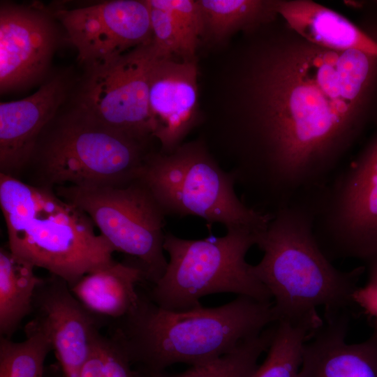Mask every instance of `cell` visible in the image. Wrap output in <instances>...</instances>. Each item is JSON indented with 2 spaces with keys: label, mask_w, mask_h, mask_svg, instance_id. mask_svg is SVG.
Segmentation results:
<instances>
[{
  "label": "cell",
  "mask_w": 377,
  "mask_h": 377,
  "mask_svg": "<svg viewBox=\"0 0 377 377\" xmlns=\"http://www.w3.org/2000/svg\"><path fill=\"white\" fill-rule=\"evenodd\" d=\"M63 199L84 212L115 251L131 256L156 284L165 272L166 215L139 179L120 186H61Z\"/></svg>",
  "instance_id": "obj_8"
},
{
  "label": "cell",
  "mask_w": 377,
  "mask_h": 377,
  "mask_svg": "<svg viewBox=\"0 0 377 377\" xmlns=\"http://www.w3.org/2000/svg\"><path fill=\"white\" fill-rule=\"evenodd\" d=\"M275 331V323L257 335L240 343L223 355L191 367L182 373L142 372V377H249L258 367L263 353L267 351Z\"/></svg>",
  "instance_id": "obj_21"
},
{
  "label": "cell",
  "mask_w": 377,
  "mask_h": 377,
  "mask_svg": "<svg viewBox=\"0 0 377 377\" xmlns=\"http://www.w3.org/2000/svg\"><path fill=\"white\" fill-rule=\"evenodd\" d=\"M197 75L194 59L158 57L154 64L148 106L151 135L161 153L173 152L198 122Z\"/></svg>",
  "instance_id": "obj_15"
},
{
  "label": "cell",
  "mask_w": 377,
  "mask_h": 377,
  "mask_svg": "<svg viewBox=\"0 0 377 377\" xmlns=\"http://www.w3.org/2000/svg\"><path fill=\"white\" fill-rule=\"evenodd\" d=\"M289 29L254 50L238 83L239 110L213 124V145L245 198L270 214L337 172L377 78V57L329 50Z\"/></svg>",
  "instance_id": "obj_1"
},
{
  "label": "cell",
  "mask_w": 377,
  "mask_h": 377,
  "mask_svg": "<svg viewBox=\"0 0 377 377\" xmlns=\"http://www.w3.org/2000/svg\"><path fill=\"white\" fill-rule=\"evenodd\" d=\"M121 346L112 337H97L80 377H142Z\"/></svg>",
  "instance_id": "obj_24"
},
{
  "label": "cell",
  "mask_w": 377,
  "mask_h": 377,
  "mask_svg": "<svg viewBox=\"0 0 377 377\" xmlns=\"http://www.w3.org/2000/svg\"><path fill=\"white\" fill-rule=\"evenodd\" d=\"M149 8L152 33V45L157 54L163 58L180 57L193 59L188 51L183 34L172 15L165 10L145 0Z\"/></svg>",
  "instance_id": "obj_25"
},
{
  "label": "cell",
  "mask_w": 377,
  "mask_h": 377,
  "mask_svg": "<svg viewBox=\"0 0 377 377\" xmlns=\"http://www.w3.org/2000/svg\"><path fill=\"white\" fill-rule=\"evenodd\" d=\"M26 339L14 342L0 338V377H44V362L52 350L50 341L30 324L25 326Z\"/></svg>",
  "instance_id": "obj_23"
},
{
  "label": "cell",
  "mask_w": 377,
  "mask_h": 377,
  "mask_svg": "<svg viewBox=\"0 0 377 377\" xmlns=\"http://www.w3.org/2000/svg\"><path fill=\"white\" fill-rule=\"evenodd\" d=\"M73 85L70 75L58 73L29 96L0 103V173L20 178L41 133L70 98Z\"/></svg>",
  "instance_id": "obj_14"
},
{
  "label": "cell",
  "mask_w": 377,
  "mask_h": 377,
  "mask_svg": "<svg viewBox=\"0 0 377 377\" xmlns=\"http://www.w3.org/2000/svg\"><path fill=\"white\" fill-rule=\"evenodd\" d=\"M145 280V272L137 262L115 261L85 274L70 289L91 313L117 320L135 308L140 299L136 285Z\"/></svg>",
  "instance_id": "obj_18"
},
{
  "label": "cell",
  "mask_w": 377,
  "mask_h": 377,
  "mask_svg": "<svg viewBox=\"0 0 377 377\" xmlns=\"http://www.w3.org/2000/svg\"><path fill=\"white\" fill-rule=\"evenodd\" d=\"M287 26L306 40L336 50H357L377 57V40L338 13L308 0L275 1Z\"/></svg>",
  "instance_id": "obj_17"
},
{
  "label": "cell",
  "mask_w": 377,
  "mask_h": 377,
  "mask_svg": "<svg viewBox=\"0 0 377 377\" xmlns=\"http://www.w3.org/2000/svg\"><path fill=\"white\" fill-rule=\"evenodd\" d=\"M138 179L166 216H198L209 224L256 233L266 229L272 218L237 196L235 177L202 139L181 145L171 154L151 152Z\"/></svg>",
  "instance_id": "obj_6"
},
{
  "label": "cell",
  "mask_w": 377,
  "mask_h": 377,
  "mask_svg": "<svg viewBox=\"0 0 377 377\" xmlns=\"http://www.w3.org/2000/svg\"><path fill=\"white\" fill-rule=\"evenodd\" d=\"M154 6L168 11L184 38L190 56L193 58L199 36L203 32V19L198 1L149 0Z\"/></svg>",
  "instance_id": "obj_26"
},
{
  "label": "cell",
  "mask_w": 377,
  "mask_h": 377,
  "mask_svg": "<svg viewBox=\"0 0 377 377\" xmlns=\"http://www.w3.org/2000/svg\"><path fill=\"white\" fill-rule=\"evenodd\" d=\"M31 313L28 323L50 341L64 376L80 377L105 318L89 311L68 283L52 274L38 285Z\"/></svg>",
  "instance_id": "obj_13"
},
{
  "label": "cell",
  "mask_w": 377,
  "mask_h": 377,
  "mask_svg": "<svg viewBox=\"0 0 377 377\" xmlns=\"http://www.w3.org/2000/svg\"><path fill=\"white\" fill-rule=\"evenodd\" d=\"M0 207L10 251L70 287L115 262L114 249L90 217L53 188L0 173Z\"/></svg>",
  "instance_id": "obj_4"
},
{
  "label": "cell",
  "mask_w": 377,
  "mask_h": 377,
  "mask_svg": "<svg viewBox=\"0 0 377 377\" xmlns=\"http://www.w3.org/2000/svg\"><path fill=\"white\" fill-rule=\"evenodd\" d=\"M61 377H64V375Z\"/></svg>",
  "instance_id": "obj_28"
},
{
  "label": "cell",
  "mask_w": 377,
  "mask_h": 377,
  "mask_svg": "<svg viewBox=\"0 0 377 377\" xmlns=\"http://www.w3.org/2000/svg\"><path fill=\"white\" fill-rule=\"evenodd\" d=\"M148 145L72 105L60 110L44 128L25 170L32 171L30 184L53 189L124 185L139 178L151 152Z\"/></svg>",
  "instance_id": "obj_5"
},
{
  "label": "cell",
  "mask_w": 377,
  "mask_h": 377,
  "mask_svg": "<svg viewBox=\"0 0 377 377\" xmlns=\"http://www.w3.org/2000/svg\"><path fill=\"white\" fill-rule=\"evenodd\" d=\"M226 230L223 236L200 239H183L166 232L163 248L169 260L149 298L169 310L196 307L201 305L202 297L218 293L271 301L269 292L246 261V253L256 245L257 233L246 228Z\"/></svg>",
  "instance_id": "obj_7"
},
{
  "label": "cell",
  "mask_w": 377,
  "mask_h": 377,
  "mask_svg": "<svg viewBox=\"0 0 377 377\" xmlns=\"http://www.w3.org/2000/svg\"><path fill=\"white\" fill-rule=\"evenodd\" d=\"M321 325L276 321L267 356L249 377H299L304 344Z\"/></svg>",
  "instance_id": "obj_22"
},
{
  "label": "cell",
  "mask_w": 377,
  "mask_h": 377,
  "mask_svg": "<svg viewBox=\"0 0 377 377\" xmlns=\"http://www.w3.org/2000/svg\"><path fill=\"white\" fill-rule=\"evenodd\" d=\"M66 40L87 68L152 42L149 11L145 1L112 0L73 8L50 9Z\"/></svg>",
  "instance_id": "obj_11"
},
{
  "label": "cell",
  "mask_w": 377,
  "mask_h": 377,
  "mask_svg": "<svg viewBox=\"0 0 377 377\" xmlns=\"http://www.w3.org/2000/svg\"><path fill=\"white\" fill-rule=\"evenodd\" d=\"M34 269L8 248H1V337L10 339L22 320L32 312L34 295L42 279L35 274Z\"/></svg>",
  "instance_id": "obj_19"
},
{
  "label": "cell",
  "mask_w": 377,
  "mask_h": 377,
  "mask_svg": "<svg viewBox=\"0 0 377 377\" xmlns=\"http://www.w3.org/2000/svg\"><path fill=\"white\" fill-rule=\"evenodd\" d=\"M320 191L314 232L330 260L377 258V133Z\"/></svg>",
  "instance_id": "obj_9"
},
{
  "label": "cell",
  "mask_w": 377,
  "mask_h": 377,
  "mask_svg": "<svg viewBox=\"0 0 377 377\" xmlns=\"http://www.w3.org/2000/svg\"><path fill=\"white\" fill-rule=\"evenodd\" d=\"M276 321L273 302L247 296L217 307L169 310L140 294L110 337L138 371L160 372L174 364L193 366L223 355Z\"/></svg>",
  "instance_id": "obj_2"
},
{
  "label": "cell",
  "mask_w": 377,
  "mask_h": 377,
  "mask_svg": "<svg viewBox=\"0 0 377 377\" xmlns=\"http://www.w3.org/2000/svg\"><path fill=\"white\" fill-rule=\"evenodd\" d=\"M158 57L151 42L85 68L72 105L108 128L149 142V82Z\"/></svg>",
  "instance_id": "obj_10"
},
{
  "label": "cell",
  "mask_w": 377,
  "mask_h": 377,
  "mask_svg": "<svg viewBox=\"0 0 377 377\" xmlns=\"http://www.w3.org/2000/svg\"><path fill=\"white\" fill-rule=\"evenodd\" d=\"M323 319L304 344L299 377H377V329L348 343V309L325 311Z\"/></svg>",
  "instance_id": "obj_16"
},
{
  "label": "cell",
  "mask_w": 377,
  "mask_h": 377,
  "mask_svg": "<svg viewBox=\"0 0 377 377\" xmlns=\"http://www.w3.org/2000/svg\"><path fill=\"white\" fill-rule=\"evenodd\" d=\"M205 29L222 40L236 31L266 23L277 15L275 1L197 0Z\"/></svg>",
  "instance_id": "obj_20"
},
{
  "label": "cell",
  "mask_w": 377,
  "mask_h": 377,
  "mask_svg": "<svg viewBox=\"0 0 377 377\" xmlns=\"http://www.w3.org/2000/svg\"><path fill=\"white\" fill-rule=\"evenodd\" d=\"M315 208L310 198L296 200L272 214L267 227L256 234L263 256L251 270L273 298L278 320L321 324L317 308L346 310L365 272L336 268L314 232Z\"/></svg>",
  "instance_id": "obj_3"
},
{
  "label": "cell",
  "mask_w": 377,
  "mask_h": 377,
  "mask_svg": "<svg viewBox=\"0 0 377 377\" xmlns=\"http://www.w3.org/2000/svg\"><path fill=\"white\" fill-rule=\"evenodd\" d=\"M59 41L57 20L50 9L36 4L1 3V93L43 82Z\"/></svg>",
  "instance_id": "obj_12"
},
{
  "label": "cell",
  "mask_w": 377,
  "mask_h": 377,
  "mask_svg": "<svg viewBox=\"0 0 377 377\" xmlns=\"http://www.w3.org/2000/svg\"><path fill=\"white\" fill-rule=\"evenodd\" d=\"M368 278L364 286H359L353 295V302L366 316L374 329H377V258L367 263Z\"/></svg>",
  "instance_id": "obj_27"
}]
</instances>
